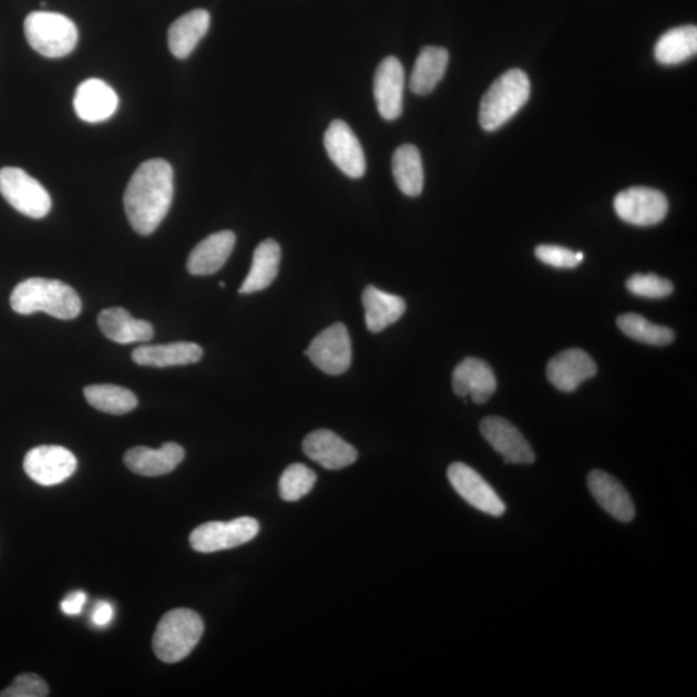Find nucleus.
Returning a JSON list of instances; mask_svg holds the SVG:
<instances>
[{
    "instance_id": "21",
    "label": "nucleus",
    "mask_w": 697,
    "mask_h": 697,
    "mask_svg": "<svg viewBox=\"0 0 697 697\" xmlns=\"http://www.w3.org/2000/svg\"><path fill=\"white\" fill-rule=\"evenodd\" d=\"M235 234L230 230L208 235L198 243L187 258L186 268L192 276H213L223 268L235 246Z\"/></svg>"
},
{
    "instance_id": "1",
    "label": "nucleus",
    "mask_w": 697,
    "mask_h": 697,
    "mask_svg": "<svg viewBox=\"0 0 697 697\" xmlns=\"http://www.w3.org/2000/svg\"><path fill=\"white\" fill-rule=\"evenodd\" d=\"M174 199V170L164 160L146 161L135 171L124 193L129 222L140 235H151L167 216Z\"/></svg>"
},
{
    "instance_id": "36",
    "label": "nucleus",
    "mask_w": 697,
    "mask_h": 697,
    "mask_svg": "<svg viewBox=\"0 0 697 697\" xmlns=\"http://www.w3.org/2000/svg\"><path fill=\"white\" fill-rule=\"evenodd\" d=\"M85 601H88V594L84 592L78 591L69 594L68 597L61 602L62 613L69 616L80 615L85 605Z\"/></svg>"
},
{
    "instance_id": "8",
    "label": "nucleus",
    "mask_w": 697,
    "mask_h": 697,
    "mask_svg": "<svg viewBox=\"0 0 697 697\" xmlns=\"http://www.w3.org/2000/svg\"><path fill=\"white\" fill-rule=\"evenodd\" d=\"M614 208L623 222L637 226L659 224L668 214L667 197L652 187H629L616 195Z\"/></svg>"
},
{
    "instance_id": "9",
    "label": "nucleus",
    "mask_w": 697,
    "mask_h": 697,
    "mask_svg": "<svg viewBox=\"0 0 697 697\" xmlns=\"http://www.w3.org/2000/svg\"><path fill=\"white\" fill-rule=\"evenodd\" d=\"M76 468L74 453L61 445H39L23 459V470L30 480L45 488L65 482Z\"/></svg>"
},
{
    "instance_id": "7",
    "label": "nucleus",
    "mask_w": 697,
    "mask_h": 697,
    "mask_svg": "<svg viewBox=\"0 0 697 697\" xmlns=\"http://www.w3.org/2000/svg\"><path fill=\"white\" fill-rule=\"evenodd\" d=\"M260 532V523L250 516L230 522H208L192 532L191 545L195 552L216 553L247 544Z\"/></svg>"
},
{
    "instance_id": "5",
    "label": "nucleus",
    "mask_w": 697,
    "mask_h": 697,
    "mask_svg": "<svg viewBox=\"0 0 697 697\" xmlns=\"http://www.w3.org/2000/svg\"><path fill=\"white\" fill-rule=\"evenodd\" d=\"M27 41L31 49L49 59L68 57L78 44V29L66 16L57 12H31L25 23Z\"/></svg>"
},
{
    "instance_id": "27",
    "label": "nucleus",
    "mask_w": 697,
    "mask_h": 697,
    "mask_svg": "<svg viewBox=\"0 0 697 697\" xmlns=\"http://www.w3.org/2000/svg\"><path fill=\"white\" fill-rule=\"evenodd\" d=\"M449 60L448 50L441 49V47H424L414 62L410 80L411 91L420 96L433 92L437 84L443 80Z\"/></svg>"
},
{
    "instance_id": "13",
    "label": "nucleus",
    "mask_w": 697,
    "mask_h": 697,
    "mask_svg": "<svg viewBox=\"0 0 697 697\" xmlns=\"http://www.w3.org/2000/svg\"><path fill=\"white\" fill-rule=\"evenodd\" d=\"M480 429L484 440L504 458L506 463H534V450L511 421L499 417H489L481 421Z\"/></svg>"
},
{
    "instance_id": "22",
    "label": "nucleus",
    "mask_w": 697,
    "mask_h": 697,
    "mask_svg": "<svg viewBox=\"0 0 697 697\" xmlns=\"http://www.w3.org/2000/svg\"><path fill=\"white\" fill-rule=\"evenodd\" d=\"M98 324L109 340L117 344L146 342L154 338V328L146 320L135 319L123 308L100 312Z\"/></svg>"
},
{
    "instance_id": "6",
    "label": "nucleus",
    "mask_w": 697,
    "mask_h": 697,
    "mask_svg": "<svg viewBox=\"0 0 697 697\" xmlns=\"http://www.w3.org/2000/svg\"><path fill=\"white\" fill-rule=\"evenodd\" d=\"M0 194L16 211L31 218H43L52 208L45 187L21 168L0 170Z\"/></svg>"
},
{
    "instance_id": "14",
    "label": "nucleus",
    "mask_w": 697,
    "mask_h": 697,
    "mask_svg": "<svg viewBox=\"0 0 697 697\" xmlns=\"http://www.w3.org/2000/svg\"><path fill=\"white\" fill-rule=\"evenodd\" d=\"M404 69L396 57L380 62L373 78V96L386 121H396L403 112Z\"/></svg>"
},
{
    "instance_id": "23",
    "label": "nucleus",
    "mask_w": 697,
    "mask_h": 697,
    "mask_svg": "<svg viewBox=\"0 0 697 697\" xmlns=\"http://www.w3.org/2000/svg\"><path fill=\"white\" fill-rule=\"evenodd\" d=\"M203 349L195 342H172L164 346L140 347L132 351V359L139 366L166 368L198 363Z\"/></svg>"
},
{
    "instance_id": "4",
    "label": "nucleus",
    "mask_w": 697,
    "mask_h": 697,
    "mask_svg": "<svg viewBox=\"0 0 697 697\" xmlns=\"http://www.w3.org/2000/svg\"><path fill=\"white\" fill-rule=\"evenodd\" d=\"M531 84L526 73L520 69L508 70L484 93L480 109V123L484 131L503 127L526 105Z\"/></svg>"
},
{
    "instance_id": "35",
    "label": "nucleus",
    "mask_w": 697,
    "mask_h": 697,
    "mask_svg": "<svg viewBox=\"0 0 697 697\" xmlns=\"http://www.w3.org/2000/svg\"><path fill=\"white\" fill-rule=\"evenodd\" d=\"M49 695V686L34 673H23L16 677L13 683L0 693V697H45Z\"/></svg>"
},
{
    "instance_id": "38",
    "label": "nucleus",
    "mask_w": 697,
    "mask_h": 697,
    "mask_svg": "<svg viewBox=\"0 0 697 697\" xmlns=\"http://www.w3.org/2000/svg\"><path fill=\"white\" fill-rule=\"evenodd\" d=\"M225 286H226V285H225V281H221V287H222V288H225Z\"/></svg>"
},
{
    "instance_id": "34",
    "label": "nucleus",
    "mask_w": 697,
    "mask_h": 697,
    "mask_svg": "<svg viewBox=\"0 0 697 697\" xmlns=\"http://www.w3.org/2000/svg\"><path fill=\"white\" fill-rule=\"evenodd\" d=\"M535 255L540 262L558 269H574L584 260L582 253L552 245L537 246Z\"/></svg>"
},
{
    "instance_id": "10",
    "label": "nucleus",
    "mask_w": 697,
    "mask_h": 697,
    "mask_svg": "<svg viewBox=\"0 0 697 697\" xmlns=\"http://www.w3.org/2000/svg\"><path fill=\"white\" fill-rule=\"evenodd\" d=\"M305 355L327 375L347 372L351 365V340L346 325L335 324L326 328L311 341Z\"/></svg>"
},
{
    "instance_id": "16",
    "label": "nucleus",
    "mask_w": 697,
    "mask_h": 697,
    "mask_svg": "<svg viewBox=\"0 0 697 697\" xmlns=\"http://www.w3.org/2000/svg\"><path fill=\"white\" fill-rule=\"evenodd\" d=\"M303 450L312 461L328 470H339L355 464L358 451L331 430L319 429L305 438Z\"/></svg>"
},
{
    "instance_id": "15",
    "label": "nucleus",
    "mask_w": 697,
    "mask_h": 697,
    "mask_svg": "<svg viewBox=\"0 0 697 697\" xmlns=\"http://www.w3.org/2000/svg\"><path fill=\"white\" fill-rule=\"evenodd\" d=\"M593 358L582 349H567L551 359L546 367L547 380L565 393L575 391L582 383L597 373Z\"/></svg>"
},
{
    "instance_id": "19",
    "label": "nucleus",
    "mask_w": 697,
    "mask_h": 697,
    "mask_svg": "<svg viewBox=\"0 0 697 697\" xmlns=\"http://www.w3.org/2000/svg\"><path fill=\"white\" fill-rule=\"evenodd\" d=\"M587 488L603 511L615 520L628 523L636 516V508L628 491L613 475L603 470H593L587 475Z\"/></svg>"
},
{
    "instance_id": "37",
    "label": "nucleus",
    "mask_w": 697,
    "mask_h": 697,
    "mask_svg": "<svg viewBox=\"0 0 697 697\" xmlns=\"http://www.w3.org/2000/svg\"><path fill=\"white\" fill-rule=\"evenodd\" d=\"M113 616L114 608L111 603L101 601L98 603L95 609H93L92 623L96 626H101V628H104V626L112 623Z\"/></svg>"
},
{
    "instance_id": "25",
    "label": "nucleus",
    "mask_w": 697,
    "mask_h": 697,
    "mask_svg": "<svg viewBox=\"0 0 697 697\" xmlns=\"http://www.w3.org/2000/svg\"><path fill=\"white\" fill-rule=\"evenodd\" d=\"M368 331L378 334L398 322L406 312L402 297L381 291L368 286L362 296Z\"/></svg>"
},
{
    "instance_id": "18",
    "label": "nucleus",
    "mask_w": 697,
    "mask_h": 697,
    "mask_svg": "<svg viewBox=\"0 0 697 697\" xmlns=\"http://www.w3.org/2000/svg\"><path fill=\"white\" fill-rule=\"evenodd\" d=\"M117 105L120 98L116 92L106 82L96 78L84 81L76 89L74 111L84 122H105L116 112Z\"/></svg>"
},
{
    "instance_id": "26",
    "label": "nucleus",
    "mask_w": 697,
    "mask_h": 697,
    "mask_svg": "<svg viewBox=\"0 0 697 697\" xmlns=\"http://www.w3.org/2000/svg\"><path fill=\"white\" fill-rule=\"evenodd\" d=\"M281 249L278 242L274 239L262 242L255 249L253 265L239 288V294H255L268 288L278 276Z\"/></svg>"
},
{
    "instance_id": "24",
    "label": "nucleus",
    "mask_w": 697,
    "mask_h": 697,
    "mask_svg": "<svg viewBox=\"0 0 697 697\" xmlns=\"http://www.w3.org/2000/svg\"><path fill=\"white\" fill-rule=\"evenodd\" d=\"M211 16L206 10H194L172 23L168 30V47L177 59H187L195 47L207 34Z\"/></svg>"
},
{
    "instance_id": "20",
    "label": "nucleus",
    "mask_w": 697,
    "mask_h": 697,
    "mask_svg": "<svg viewBox=\"0 0 697 697\" xmlns=\"http://www.w3.org/2000/svg\"><path fill=\"white\" fill-rule=\"evenodd\" d=\"M185 450L182 445L168 442L153 450L140 445L125 452L124 464L131 472L144 476L166 475L183 463Z\"/></svg>"
},
{
    "instance_id": "28",
    "label": "nucleus",
    "mask_w": 697,
    "mask_h": 697,
    "mask_svg": "<svg viewBox=\"0 0 697 697\" xmlns=\"http://www.w3.org/2000/svg\"><path fill=\"white\" fill-rule=\"evenodd\" d=\"M391 168L399 191L407 197H419L424 189V168L419 148L410 144L399 146Z\"/></svg>"
},
{
    "instance_id": "3",
    "label": "nucleus",
    "mask_w": 697,
    "mask_h": 697,
    "mask_svg": "<svg viewBox=\"0 0 697 697\" xmlns=\"http://www.w3.org/2000/svg\"><path fill=\"white\" fill-rule=\"evenodd\" d=\"M205 633L202 617L189 608L170 611L156 626L153 648L163 663L175 664L186 659Z\"/></svg>"
},
{
    "instance_id": "30",
    "label": "nucleus",
    "mask_w": 697,
    "mask_h": 697,
    "mask_svg": "<svg viewBox=\"0 0 697 697\" xmlns=\"http://www.w3.org/2000/svg\"><path fill=\"white\" fill-rule=\"evenodd\" d=\"M84 397L93 409L111 414L129 413L139 404L136 396L131 390L112 383L90 386L84 389Z\"/></svg>"
},
{
    "instance_id": "11",
    "label": "nucleus",
    "mask_w": 697,
    "mask_h": 697,
    "mask_svg": "<svg viewBox=\"0 0 697 697\" xmlns=\"http://www.w3.org/2000/svg\"><path fill=\"white\" fill-rule=\"evenodd\" d=\"M324 143L328 156L344 175L356 180L365 176L367 162L363 147L346 122L334 121L325 133Z\"/></svg>"
},
{
    "instance_id": "33",
    "label": "nucleus",
    "mask_w": 697,
    "mask_h": 697,
    "mask_svg": "<svg viewBox=\"0 0 697 697\" xmlns=\"http://www.w3.org/2000/svg\"><path fill=\"white\" fill-rule=\"evenodd\" d=\"M626 288L631 294L645 297V299H664L675 289L670 280L656 274H634L626 280Z\"/></svg>"
},
{
    "instance_id": "17",
    "label": "nucleus",
    "mask_w": 697,
    "mask_h": 697,
    "mask_svg": "<svg viewBox=\"0 0 697 697\" xmlns=\"http://www.w3.org/2000/svg\"><path fill=\"white\" fill-rule=\"evenodd\" d=\"M452 387L459 397L469 396L474 403L483 404L495 393L498 381L489 363L467 358L453 371Z\"/></svg>"
},
{
    "instance_id": "29",
    "label": "nucleus",
    "mask_w": 697,
    "mask_h": 697,
    "mask_svg": "<svg viewBox=\"0 0 697 697\" xmlns=\"http://www.w3.org/2000/svg\"><path fill=\"white\" fill-rule=\"evenodd\" d=\"M697 28L685 25L670 29L655 45V59L663 65H678L695 57Z\"/></svg>"
},
{
    "instance_id": "31",
    "label": "nucleus",
    "mask_w": 697,
    "mask_h": 697,
    "mask_svg": "<svg viewBox=\"0 0 697 697\" xmlns=\"http://www.w3.org/2000/svg\"><path fill=\"white\" fill-rule=\"evenodd\" d=\"M617 326L628 338L647 346L665 347L675 341V332L670 328L648 322L645 317L633 312L618 317Z\"/></svg>"
},
{
    "instance_id": "2",
    "label": "nucleus",
    "mask_w": 697,
    "mask_h": 697,
    "mask_svg": "<svg viewBox=\"0 0 697 697\" xmlns=\"http://www.w3.org/2000/svg\"><path fill=\"white\" fill-rule=\"evenodd\" d=\"M10 301L13 311L22 316L43 311L53 318L72 320L82 311L81 297L75 289L58 279L23 280L14 287Z\"/></svg>"
},
{
    "instance_id": "12",
    "label": "nucleus",
    "mask_w": 697,
    "mask_h": 697,
    "mask_svg": "<svg viewBox=\"0 0 697 697\" xmlns=\"http://www.w3.org/2000/svg\"><path fill=\"white\" fill-rule=\"evenodd\" d=\"M448 476L459 495L478 511L493 516H501L505 513L506 506L503 500L473 468L463 463H453L448 470Z\"/></svg>"
},
{
    "instance_id": "32",
    "label": "nucleus",
    "mask_w": 697,
    "mask_h": 697,
    "mask_svg": "<svg viewBox=\"0 0 697 697\" xmlns=\"http://www.w3.org/2000/svg\"><path fill=\"white\" fill-rule=\"evenodd\" d=\"M317 474L304 464L289 465L279 480V495L286 501H297L307 496L315 488Z\"/></svg>"
}]
</instances>
